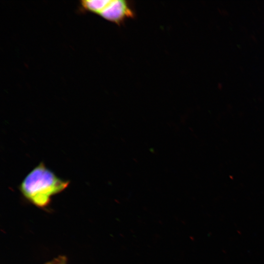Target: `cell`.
Here are the masks:
<instances>
[{
	"mask_svg": "<svg viewBox=\"0 0 264 264\" xmlns=\"http://www.w3.org/2000/svg\"><path fill=\"white\" fill-rule=\"evenodd\" d=\"M69 180L63 179L41 162L24 177L19 186L23 196L35 205H47L52 196L66 189Z\"/></svg>",
	"mask_w": 264,
	"mask_h": 264,
	"instance_id": "cell-1",
	"label": "cell"
},
{
	"mask_svg": "<svg viewBox=\"0 0 264 264\" xmlns=\"http://www.w3.org/2000/svg\"><path fill=\"white\" fill-rule=\"evenodd\" d=\"M79 9L81 12L93 13L117 25L134 16L129 1L124 0H81Z\"/></svg>",
	"mask_w": 264,
	"mask_h": 264,
	"instance_id": "cell-2",
	"label": "cell"
},
{
	"mask_svg": "<svg viewBox=\"0 0 264 264\" xmlns=\"http://www.w3.org/2000/svg\"><path fill=\"white\" fill-rule=\"evenodd\" d=\"M46 264H66V258L64 256H60Z\"/></svg>",
	"mask_w": 264,
	"mask_h": 264,
	"instance_id": "cell-3",
	"label": "cell"
}]
</instances>
